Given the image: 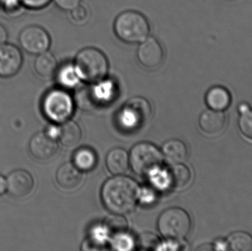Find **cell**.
Returning a JSON list of instances; mask_svg holds the SVG:
<instances>
[{
  "label": "cell",
  "mask_w": 252,
  "mask_h": 251,
  "mask_svg": "<svg viewBox=\"0 0 252 251\" xmlns=\"http://www.w3.org/2000/svg\"><path fill=\"white\" fill-rule=\"evenodd\" d=\"M23 60L22 51L14 44L6 42L0 46V78H10L17 75Z\"/></svg>",
  "instance_id": "10"
},
{
  "label": "cell",
  "mask_w": 252,
  "mask_h": 251,
  "mask_svg": "<svg viewBox=\"0 0 252 251\" xmlns=\"http://www.w3.org/2000/svg\"><path fill=\"white\" fill-rule=\"evenodd\" d=\"M30 151L35 159L45 161L53 158L57 153L59 146L54 139L45 133H38L31 139Z\"/></svg>",
  "instance_id": "12"
},
{
  "label": "cell",
  "mask_w": 252,
  "mask_h": 251,
  "mask_svg": "<svg viewBox=\"0 0 252 251\" xmlns=\"http://www.w3.org/2000/svg\"><path fill=\"white\" fill-rule=\"evenodd\" d=\"M241 116L238 120V127L241 134L252 141V111L247 103H241L238 107Z\"/></svg>",
  "instance_id": "25"
},
{
  "label": "cell",
  "mask_w": 252,
  "mask_h": 251,
  "mask_svg": "<svg viewBox=\"0 0 252 251\" xmlns=\"http://www.w3.org/2000/svg\"><path fill=\"white\" fill-rule=\"evenodd\" d=\"M150 25L145 16L136 10L120 13L114 23L115 35L123 42L139 44L149 36Z\"/></svg>",
  "instance_id": "3"
},
{
  "label": "cell",
  "mask_w": 252,
  "mask_h": 251,
  "mask_svg": "<svg viewBox=\"0 0 252 251\" xmlns=\"http://www.w3.org/2000/svg\"><path fill=\"white\" fill-rule=\"evenodd\" d=\"M7 179L0 175V195H2L7 192Z\"/></svg>",
  "instance_id": "34"
},
{
  "label": "cell",
  "mask_w": 252,
  "mask_h": 251,
  "mask_svg": "<svg viewBox=\"0 0 252 251\" xmlns=\"http://www.w3.org/2000/svg\"><path fill=\"white\" fill-rule=\"evenodd\" d=\"M192 222L189 214L181 208H170L163 212L158 220V228L163 237L181 240L188 235Z\"/></svg>",
  "instance_id": "4"
},
{
  "label": "cell",
  "mask_w": 252,
  "mask_h": 251,
  "mask_svg": "<svg viewBox=\"0 0 252 251\" xmlns=\"http://www.w3.org/2000/svg\"><path fill=\"white\" fill-rule=\"evenodd\" d=\"M151 114L149 102L143 97H133L124 106L121 119L126 126L138 128L147 122Z\"/></svg>",
  "instance_id": "8"
},
{
  "label": "cell",
  "mask_w": 252,
  "mask_h": 251,
  "mask_svg": "<svg viewBox=\"0 0 252 251\" xmlns=\"http://www.w3.org/2000/svg\"><path fill=\"white\" fill-rule=\"evenodd\" d=\"M53 0H21L22 7L29 10H41L50 4Z\"/></svg>",
  "instance_id": "30"
},
{
  "label": "cell",
  "mask_w": 252,
  "mask_h": 251,
  "mask_svg": "<svg viewBox=\"0 0 252 251\" xmlns=\"http://www.w3.org/2000/svg\"><path fill=\"white\" fill-rule=\"evenodd\" d=\"M7 192L16 198L25 197L32 192L34 180L28 171L16 169L9 174L7 178Z\"/></svg>",
  "instance_id": "11"
},
{
  "label": "cell",
  "mask_w": 252,
  "mask_h": 251,
  "mask_svg": "<svg viewBox=\"0 0 252 251\" xmlns=\"http://www.w3.org/2000/svg\"><path fill=\"white\" fill-rule=\"evenodd\" d=\"M228 249L233 251H252V235L244 231L232 233L226 240Z\"/></svg>",
  "instance_id": "23"
},
{
  "label": "cell",
  "mask_w": 252,
  "mask_h": 251,
  "mask_svg": "<svg viewBox=\"0 0 252 251\" xmlns=\"http://www.w3.org/2000/svg\"><path fill=\"white\" fill-rule=\"evenodd\" d=\"M7 37H8V34H7V29L1 24H0V46L7 42Z\"/></svg>",
  "instance_id": "33"
},
{
  "label": "cell",
  "mask_w": 252,
  "mask_h": 251,
  "mask_svg": "<svg viewBox=\"0 0 252 251\" xmlns=\"http://www.w3.org/2000/svg\"><path fill=\"white\" fill-rule=\"evenodd\" d=\"M21 7V0H0V8L7 14H17Z\"/></svg>",
  "instance_id": "29"
},
{
  "label": "cell",
  "mask_w": 252,
  "mask_h": 251,
  "mask_svg": "<svg viewBox=\"0 0 252 251\" xmlns=\"http://www.w3.org/2000/svg\"><path fill=\"white\" fill-rule=\"evenodd\" d=\"M127 152L122 148L112 149L106 157V166L111 173L120 175L126 173L129 167Z\"/></svg>",
  "instance_id": "16"
},
{
  "label": "cell",
  "mask_w": 252,
  "mask_h": 251,
  "mask_svg": "<svg viewBox=\"0 0 252 251\" xmlns=\"http://www.w3.org/2000/svg\"><path fill=\"white\" fill-rule=\"evenodd\" d=\"M55 75L59 84L66 88L76 86L81 81L73 63H66L58 68Z\"/></svg>",
  "instance_id": "22"
},
{
  "label": "cell",
  "mask_w": 252,
  "mask_h": 251,
  "mask_svg": "<svg viewBox=\"0 0 252 251\" xmlns=\"http://www.w3.org/2000/svg\"><path fill=\"white\" fill-rule=\"evenodd\" d=\"M129 162L133 172L138 175H151L162 165L163 154L151 143H139L132 148Z\"/></svg>",
  "instance_id": "5"
},
{
  "label": "cell",
  "mask_w": 252,
  "mask_h": 251,
  "mask_svg": "<svg viewBox=\"0 0 252 251\" xmlns=\"http://www.w3.org/2000/svg\"><path fill=\"white\" fill-rule=\"evenodd\" d=\"M112 246L116 250H130L133 246V242L127 234H121L114 237Z\"/></svg>",
  "instance_id": "28"
},
{
  "label": "cell",
  "mask_w": 252,
  "mask_h": 251,
  "mask_svg": "<svg viewBox=\"0 0 252 251\" xmlns=\"http://www.w3.org/2000/svg\"><path fill=\"white\" fill-rule=\"evenodd\" d=\"M97 155L94 150L89 147L78 149L73 156L75 166L81 171H90L97 165Z\"/></svg>",
  "instance_id": "21"
},
{
  "label": "cell",
  "mask_w": 252,
  "mask_h": 251,
  "mask_svg": "<svg viewBox=\"0 0 252 251\" xmlns=\"http://www.w3.org/2000/svg\"><path fill=\"white\" fill-rule=\"evenodd\" d=\"M106 234L115 237L116 236L126 234L127 231V222L124 217L115 214L106 218L103 225Z\"/></svg>",
  "instance_id": "24"
},
{
  "label": "cell",
  "mask_w": 252,
  "mask_h": 251,
  "mask_svg": "<svg viewBox=\"0 0 252 251\" xmlns=\"http://www.w3.org/2000/svg\"><path fill=\"white\" fill-rule=\"evenodd\" d=\"M83 175L74 164L66 163L62 165L56 172L58 184L65 190H73L82 181Z\"/></svg>",
  "instance_id": "14"
},
{
  "label": "cell",
  "mask_w": 252,
  "mask_h": 251,
  "mask_svg": "<svg viewBox=\"0 0 252 251\" xmlns=\"http://www.w3.org/2000/svg\"><path fill=\"white\" fill-rule=\"evenodd\" d=\"M69 15H70L71 20L77 25H83L86 23L90 18L88 10L81 4H79L70 10Z\"/></svg>",
  "instance_id": "27"
},
{
  "label": "cell",
  "mask_w": 252,
  "mask_h": 251,
  "mask_svg": "<svg viewBox=\"0 0 252 251\" xmlns=\"http://www.w3.org/2000/svg\"><path fill=\"white\" fill-rule=\"evenodd\" d=\"M53 1L61 10L69 12L81 4V0H53Z\"/></svg>",
  "instance_id": "31"
},
{
  "label": "cell",
  "mask_w": 252,
  "mask_h": 251,
  "mask_svg": "<svg viewBox=\"0 0 252 251\" xmlns=\"http://www.w3.org/2000/svg\"><path fill=\"white\" fill-rule=\"evenodd\" d=\"M214 246V249H216V250H229V249H228L227 243H226V242L220 241H220L217 242V243H216V245H215Z\"/></svg>",
  "instance_id": "35"
},
{
  "label": "cell",
  "mask_w": 252,
  "mask_h": 251,
  "mask_svg": "<svg viewBox=\"0 0 252 251\" xmlns=\"http://www.w3.org/2000/svg\"><path fill=\"white\" fill-rule=\"evenodd\" d=\"M159 240L158 237L151 233H145L139 237L138 240V243L141 249H145V250H150V249H157L158 246Z\"/></svg>",
  "instance_id": "26"
},
{
  "label": "cell",
  "mask_w": 252,
  "mask_h": 251,
  "mask_svg": "<svg viewBox=\"0 0 252 251\" xmlns=\"http://www.w3.org/2000/svg\"><path fill=\"white\" fill-rule=\"evenodd\" d=\"M162 46L154 36H148L139 43L136 57L141 66L145 69H155L159 67L164 60Z\"/></svg>",
  "instance_id": "9"
},
{
  "label": "cell",
  "mask_w": 252,
  "mask_h": 251,
  "mask_svg": "<svg viewBox=\"0 0 252 251\" xmlns=\"http://www.w3.org/2000/svg\"><path fill=\"white\" fill-rule=\"evenodd\" d=\"M205 101L210 109L223 112L230 106L232 97L226 88L216 85L207 91Z\"/></svg>",
  "instance_id": "15"
},
{
  "label": "cell",
  "mask_w": 252,
  "mask_h": 251,
  "mask_svg": "<svg viewBox=\"0 0 252 251\" xmlns=\"http://www.w3.org/2000/svg\"><path fill=\"white\" fill-rule=\"evenodd\" d=\"M42 109L50 120L62 123L69 120L73 113L74 103L69 93L61 88L48 91L42 102Z\"/></svg>",
  "instance_id": "6"
},
{
  "label": "cell",
  "mask_w": 252,
  "mask_h": 251,
  "mask_svg": "<svg viewBox=\"0 0 252 251\" xmlns=\"http://www.w3.org/2000/svg\"><path fill=\"white\" fill-rule=\"evenodd\" d=\"M59 65L54 55L49 51L38 55L34 61V69L37 75L48 78L56 75Z\"/></svg>",
  "instance_id": "17"
},
{
  "label": "cell",
  "mask_w": 252,
  "mask_h": 251,
  "mask_svg": "<svg viewBox=\"0 0 252 251\" xmlns=\"http://www.w3.org/2000/svg\"><path fill=\"white\" fill-rule=\"evenodd\" d=\"M21 48L28 54L38 56L48 51L51 45V38L47 31L38 25L26 27L19 35Z\"/></svg>",
  "instance_id": "7"
},
{
  "label": "cell",
  "mask_w": 252,
  "mask_h": 251,
  "mask_svg": "<svg viewBox=\"0 0 252 251\" xmlns=\"http://www.w3.org/2000/svg\"><path fill=\"white\" fill-rule=\"evenodd\" d=\"M139 195L136 183L125 176H116L108 180L101 192L102 200L106 209L121 215L133 210Z\"/></svg>",
  "instance_id": "1"
},
{
  "label": "cell",
  "mask_w": 252,
  "mask_h": 251,
  "mask_svg": "<svg viewBox=\"0 0 252 251\" xmlns=\"http://www.w3.org/2000/svg\"><path fill=\"white\" fill-rule=\"evenodd\" d=\"M162 154L169 162L173 164L183 163L188 156L186 144L179 139H171L164 143Z\"/></svg>",
  "instance_id": "18"
},
{
  "label": "cell",
  "mask_w": 252,
  "mask_h": 251,
  "mask_svg": "<svg viewBox=\"0 0 252 251\" xmlns=\"http://www.w3.org/2000/svg\"><path fill=\"white\" fill-rule=\"evenodd\" d=\"M74 66L81 81L97 84L106 78L109 69L106 55L95 47H87L77 54Z\"/></svg>",
  "instance_id": "2"
},
{
  "label": "cell",
  "mask_w": 252,
  "mask_h": 251,
  "mask_svg": "<svg viewBox=\"0 0 252 251\" xmlns=\"http://www.w3.org/2000/svg\"><path fill=\"white\" fill-rule=\"evenodd\" d=\"M59 137L64 147L72 148L81 141L82 132L78 124L72 121H66L61 127Z\"/></svg>",
  "instance_id": "20"
},
{
  "label": "cell",
  "mask_w": 252,
  "mask_h": 251,
  "mask_svg": "<svg viewBox=\"0 0 252 251\" xmlns=\"http://www.w3.org/2000/svg\"><path fill=\"white\" fill-rule=\"evenodd\" d=\"M167 173L169 185L175 189L187 187L192 179L190 169L182 163L174 164Z\"/></svg>",
  "instance_id": "19"
},
{
  "label": "cell",
  "mask_w": 252,
  "mask_h": 251,
  "mask_svg": "<svg viewBox=\"0 0 252 251\" xmlns=\"http://www.w3.org/2000/svg\"><path fill=\"white\" fill-rule=\"evenodd\" d=\"M227 123V116L223 112L213 109L204 111L200 115L198 124L204 134L218 136L224 131Z\"/></svg>",
  "instance_id": "13"
},
{
  "label": "cell",
  "mask_w": 252,
  "mask_h": 251,
  "mask_svg": "<svg viewBox=\"0 0 252 251\" xmlns=\"http://www.w3.org/2000/svg\"><path fill=\"white\" fill-rule=\"evenodd\" d=\"M59 132H60V128H58L54 125H51L47 128V132L45 134L55 139V138L59 137Z\"/></svg>",
  "instance_id": "32"
}]
</instances>
